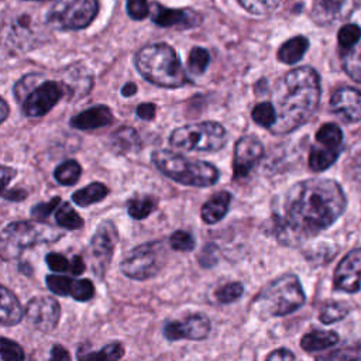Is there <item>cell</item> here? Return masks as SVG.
<instances>
[{"label": "cell", "instance_id": "6da1fadb", "mask_svg": "<svg viewBox=\"0 0 361 361\" xmlns=\"http://www.w3.org/2000/svg\"><path fill=\"white\" fill-rule=\"evenodd\" d=\"M345 196L331 179H306L272 203V233L281 244L299 245L329 228L344 212Z\"/></svg>", "mask_w": 361, "mask_h": 361}, {"label": "cell", "instance_id": "7a4b0ae2", "mask_svg": "<svg viewBox=\"0 0 361 361\" xmlns=\"http://www.w3.org/2000/svg\"><path fill=\"white\" fill-rule=\"evenodd\" d=\"M320 100V79L310 66L289 71L271 90L276 121L269 130L275 135L292 133L316 111Z\"/></svg>", "mask_w": 361, "mask_h": 361}, {"label": "cell", "instance_id": "3957f363", "mask_svg": "<svg viewBox=\"0 0 361 361\" xmlns=\"http://www.w3.org/2000/svg\"><path fill=\"white\" fill-rule=\"evenodd\" d=\"M134 63L138 73L155 86L175 89L189 82L176 51L168 44L157 42L142 47Z\"/></svg>", "mask_w": 361, "mask_h": 361}, {"label": "cell", "instance_id": "277c9868", "mask_svg": "<svg viewBox=\"0 0 361 361\" xmlns=\"http://www.w3.org/2000/svg\"><path fill=\"white\" fill-rule=\"evenodd\" d=\"M305 292L295 274H283L268 282L254 298L251 312L259 319L286 316L305 303Z\"/></svg>", "mask_w": 361, "mask_h": 361}, {"label": "cell", "instance_id": "5b68a950", "mask_svg": "<svg viewBox=\"0 0 361 361\" xmlns=\"http://www.w3.org/2000/svg\"><path fill=\"white\" fill-rule=\"evenodd\" d=\"M151 161L166 178L186 186L209 188L216 185L220 178V172L213 164L189 159L169 149L152 151Z\"/></svg>", "mask_w": 361, "mask_h": 361}, {"label": "cell", "instance_id": "8992f818", "mask_svg": "<svg viewBox=\"0 0 361 361\" xmlns=\"http://www.w3.org/2000/svg\"><path fill=\"white\" fill-rule=\"evenodd\" d=\"M227 142L226 128L216 121H202L175 128L169 135V144L178 149L214 152Z\"/></svg>", "mask_w": 361, "mask_h": 361}, {"label": "cell", "instance_id": "52a82bcc", "mask_svg": "<svg viewBox=\"0 0 361 361\" xmlns=\"http://www.w3.org/2000/svg\"><path fill=\"white\" fill-rule=\"evenodd\" d=\"M61 235L59 231L35 221L20 220L8 223L1 231V257L4 259L17 258L25 248L39 243L55 241Z\"/></svg>", "mask_w": 361, "mask_h": 361}, {"label": "cell", "instance_id": "ba28073f", "mask_svg": "<svg viewBox=\"0 0 361 361\" xmlns=\"http://www.w3.org/2000/svg\"><path fill=\"white\" fill-rule=\"evenodd\" d=\"M166 264L164 241H148L134 247L120 261V271L130 279L147 281L159 274Z\"/></svg>", "mask_w": 361, "mask_h": 361}, {"label": "cell", "instance_id": "9c48e42d", "mask_svg": "<svg viewBox=\"0 0 361 361\" xmlns=\"http://www.w3.org/2000/svg\"><path fill=\"white\" fill-rule=\"evenodd\" d=\"M97 13V0H55L47 13V21L58 30H82Z\"/></svg>", "mask_w": 361, "mask_h": 361}, {"label": "cell", "instance_id": "30bf717a", "mask_svg": "<svg viewBox=\"0 0 361 361\" xmlns=\"http://www.w3.org/2000/svg\"><path fill=\"white\" fill-rule=\"evenodd\" d=\"M117 240H118V231L113 221L103 220L102 223H99L93 237L90 238L89 250H87L92 261L93 272L99 278L104 276L109 268Z\"/></svg>", "mask_w": 361, "mask_h": 361}, {"label": "cell", "instance_id": "8fae6325", "mask_svg": "<svg viewBox=\"0 0 361 361\" xmlns=\"http://www.w3.org/2000/svg\"><path fill=\"white\" fill-rule=\"evenodd\" d=\"M68 87L63 82L42 79L23 100V111L28 117H42L66 96Z\"/></svg>", "mask_w": 361, "mask_h": 361}, {"label": "cell", "instance_id": "7c38bea8", "mask_svg": "<svg viewBox=\"0 0 361 361\" xmlns=\"http://www.w3.org/2000/svg\"><path fill=\"white\" fill-rule=\"evenodd\" d=\"M25 317L35 330L49 333L59 323L61 306L52 296H34L27 302Z\"/></svg>", "mask_w": 361, "mask_h": 361}, {"label": "cell", "instance_id": "4fadbf2b", "mask_svg": "<svg viewBox=\"0 0 361 361\" xmlns=\"http://www.w3.org/2000/svg\"><path fill=\"white\" fill-rule=\"evenodd\" d=\"M210 319L204 313H193L183 320L166 322L162 334L169 341L204 340L210 333Z\"/></svg>", "mask_w": 361, "mask_h": 361}, {"label": "cell", "instance_id": "5bb4252c", "mask_svg": "<svg viewBox=\"0 0 361 361\" xmlns=\"http://www.w3.org/2000/svg\"><path fill=\"white\" fill-rule=\"evenodd\" d=\"M264 157V145L254 135H243L237 140L233 152V178L243 179Z\"/></svg>", "mask_w": 361, "mask_h": 361}, {"label": "cell", "instance_id": "9a60e30c", "mask_svg": "<svg viewBox=\"0 0 361 361\" xmlns=\"http://www.w3.org/2000/svg\"><path fill=\"white\" fill-rule=\"evenodd\" d=\"M361 283V248L351 250L337 265L334 272V288L348 293L360 289Z\"/></svg>", "mask_w": 361, "mask_h": 361}, {"label": "cell", "instance_id": "2e32d148", "mask_svg": "<svg viewBox=\"0 0 361 361\" xmlns=\"http://www.w3.org/2000/svg\"><path fill=\"white\" fill-rule=\"evenodd\" d=\"M151 18L159 27L192 28L202 23V16L192 8H165L161 4H154Z\"/></svg>", "mask_w": 361, "mask_h": 361}, {"label": "cell", "instance_id": "e0dca14e", "mask_svg": "<svg viewBox=\"0 0 361 361\" xmlns=\"http://www.w3.org/2000/svg\"><path fill=\"white\" fill-rule=\"evenodd\" d=\"M330 109L344 121L361 120V92L354 87H340L330 99Z\"/></svg>", "mask_w": 361, "mask_h": 361}, {"label": "cell", "instance_id": "ac0fdd59", "mask_svg": "<svg viewBox=\"0 0 361 361\" xmlns=\"http://www.w3.org/2000/svg\"><path fill=\"white\" fill-rule=\"evenodd\" d=\"M113 118V113L107 106L97 104L72 116L69 124L76 130H94L109 126Z\"/></svg>", "mask_w": 361, "mask_h": 361}, {"label": "cell", "instance_id": "d6986e66", "mask_svg": "<svg viewBox=\"0 0 361 361\" xmlns=\"http://www.w3.org/2000/svg\"><path fill=\"white\" fill-rule=\"evenodd\" d=\"M231 197V193L227 190H220L216 195H213L206 203H203L200 209L202 220L207 224H214L224 219V216L228 212Z\"/></svg>", "mask_w": 361, "mask_h": 361}, {"label": "cell", "instance_id": "ffe728a7", "mask_svg": "<svg viewBox=\"0 0 361 361\" xmlns=\"http://www.w3.org/2000/svg\"><path fill=\"white\" fill-rule=\"evenodd\" d=\"M25 316V309H23L17 296L4 285L1 286V326H16Z\"/></svg>", "mask_w": 361, "mask_h": 361}, {"label": "cell", "instance_id": "44dd1931", "mask_svg": "<svg viewBox=\"0 0 361 361\" xmlns=\"http://www.w3.org/2000/svg\"><path fill=\"white\" fill-rule=\"evenodd\" d=\"M110 147L117 154H130L141 148V138L135 128L123 126L118 127L110 137Z\"/></svg>", "mask_w": 361, "mask_h": 361}, {"label": "cell", "instance_id": "7402d4cb", "mask_svg": "<svg viewBox=\"0 0 361 361\" xmlns=\"http://www.w3.org/2000/svg\"><path fill=\"white\" fill-rule=\"evenodd\" d=\"M338 343V334L331 330H312L300 340V347L307 353L324 351Z\"/></svg>", "mask_w": 361, "mask_h": 361}, {"label": "cell", "instance_id": "603a6c76", "mask_svg": "<svg viewBox=\"0 0 361 361\" xmlns=\"http://www.w3.org/2000/svg\"><path fill=\"white\" fill-rule=\"evenodd\" d=\"M341 148H330L322 144H314L309 152V166L314 172H322L330 168L340 155Z\"/></svg>", "mask_w": 361, "mask_h": 361}, {"label": "cell", "instance_id": "cb8c5ba5", "mask_svg": "<svg viewBox=\"0 0 361 361\" xmlns=\"http://www.w3.org/2000/svg\"><path fill=\"white\" fill-rule=\"evenodd\" d=\"M307 48H309V41L306 37H302V35L293 37L281 45L278 51V59L286 65H293L303 58Z\"/></svg>", "mask_w": 361, "mask_h": 361}, {"label": "cell", "instance_id": "d4e9b609", "mask_svg": "<svg viewBox=\"0 0 361 361\" xmlns=\"http://www.w3.org/2000/svg\"><path fill=\"white\" fill-rule=\"evenodd\" d=\"M109 195V188L102 182H92L87 186L72 193L71 199L80 207H86L102 202Z\"/></svg>", "mask_w": 361, "mask_h": 361}, {"label": "cell", "instance_id": "484cf974", "mask_svg": "<svg viewBox=\"0 0 361 361\" xmlns=\"http://www.w3.org/2000/svg\"><path fill=\"white\" fill-rule=\"evenodd\" d=\"M82 175V166L75 159H68L59 164L54 171V178L59 185L71 186L75 185Z\"/></svg>", "mask_w": 361, "mask_h": 361}, {"label": "cell", "instance_id": "4316f807", "mask_svg": "<svg viewBox=\"0 0 361 361\" xmlns=\"http://www.w3.org/2000/svg\"><path fill=\"white\" fill-rule=\"evenodd\" d=\"M158 206V200L152 196L134 197L127 202V213L131 219L142 220L148 217Z\"/></svg>", "mask_w": 361, "mask_h": 361}, {"label": "cell", "instance_id": "83f0119b", "mask_svg": "<svg viewBox=\"0 0 361 361\" xmlns=\"http://www.w3.org/2000/svg\"><path fill=\"white\" fill-rule=\"evenodd\" d=\"M55 220L58 226L68 230H79L85 224L83 219L76 213V210L68 202H63L59 204L58 210L55 212Z\"/></svg>", "mask_w": 361, "mask_h": 361}, {"label": "cell", "instance_id": "f1b7e54d", "mask_svg": "<svg viewBox=\"0 0 361 361\" xmlns=\"http://www.w3.org/2000/svg\"><path fill=\"white\" fill-rule=\"evenodd\" d=\"M316 142L330 148H341L343 133L334 123H326L316 131Z\"/></svg>", "mask_w": 361, "mask_h": 361}, {"label": "cell", "instance_id": "f546056e", "mask_svg": "<svg viewBox=\"0 0 361 361\" xmlns=\"http://www.w3.org/2000/svg\"><path fill=\"white\" fill-rule=\"evenodd\" d=\"M251 117L258 126L267 130H271L276 121V111L271 102H261L254 106L251 111Z\"/></svg>", "mask_w": 361, "mask_h": 361}, {"label": "cell", "instance_id": "4dcf8cb0", "mask_svg": "<svg viewBox=\"0 0 361 361\" xmlns=\"http://www.w3.org/2000/svg\"><path fill=\"white\" fill-rule=\"evenodd\" d=\"M348 313V306L343 302H327L323 305L319 319L324 324H330L344 319Z\"/></svg>", "mask_w": 361, "mask_h": 361}, {"label": "cell", "instance_id": "1f68e13d", "mask_svg": "<svg viewBox=\"0 0 361 361\" xmlns=\"http://www.w3.org/2000/svg\"><path fill=\"white\" fill-rule=\"evenodd\" d=\"M210 62V54L202 47H195L188 56V68L193 75H203Z\"/></svg>", "mask_w": 361, "mask_h": 361}, {"label": "cell", "instance_id": "d6a6232c", "mask_svg": "<svg viewBox=\"0 0 361 361\" xmlns=\"http://www.w3.org/2000/svg\"><path fill=\"white\" fill-rule=\"evenodd\" d=\"M344 71L350 78L361 83V47H353L343 58Z\"/></svg>", "mask_w": 361, "mask_h": 361}, {"label": "cell", "instance_id": "836d02e7", "mask_svg": "<svg viewBox=\"0 0 361 361\" xmlns=\"http://www.w3.org/2000/svg\"><path fill=\"white\" fill-rule=\"evenodd\" d=\"M244 293V286L241 282L233 281L228 283H224L223 286H220L216 292H214V298L219 303L223 305H228L235 302L237 299H240Z\"/></svg>", "mask_w": 361, "mask_h": 361}, {"label": "cell", "instance_id": "e575fe53", "mask_svg": "<svg viewBox=\"0 0 361 361\" xmlns=\"http://www.w3.org/2000/svg\"><path fill=\"white\" fill-rule=\"evenodd\" d=\"M124 355V347L120 343H110L96 353H87L80 360H94V361H111L120 360Z\"/></svg>", "mask_w": 361, "mask_h": 361}, {"label": "cell", "instance_id": "d590c367", "mask_svg": "<svg viewBox=\"0 0 361 361\" xmlns=\"http://www.w3.org/2000/svg\"><path fill=\"white\" fill-rule=\"evenodd\" d=\"M45 283H47V288L52 293H55L58 296H68V295H71L73 279L69 276L49 274L45 276Z\"/></svg>", "mask_w": 361, "mask_h": 361}, {"label": "cell", "instance_id": "8d00e7d4", "mask_svg": "<svg viewBox=\"0 0 361 361\" xmlns=\"http://www.w3.org/2000/svg\"><path fill=\"white\" fill-rule=\"evenodd\" d=\"M169 247L175 251H182V252H189L196 247V240L193 234L185 230H178L169 235Z\"/></svg>", "mask_w": 361, "mask_h": 361}, {"label": "cell", "instance_id": "74e56055", "mask_svg": "<svg viewBox=\"0 0 361 361\" xmlns=\"http://www.w3.org/2000/svg\"><path fill=\"white\" fill-rule=\"evenodd\" d=\"M42 80V75L39 73H28L24 75L16 85H14V96L16 99L23 103L25 96Z\"/></svg>", "mask_w": 361, "mask_h": 361}, {"label": "cell", "instance_id": "f35d334b", "mask_svg": "<svg viewBox=\"0 0 361 361\" xmlns=\"http://www.w3.org/2000/svg\"><path fill=\"white\" fill-rule=\"evenodd\" d=\"M361 38V28L355 24H345L340 28L337 39L341 48L351 49Z\"/></svg>", "mask_w": 361, "mask_h": 361}, {"label": "cell", "instance_id": "ab89813d", "mask_svg": "<svg viewBox=\"0 0 361 361\" xmlns=\"http://www.w3.org/2000/svg\"><path fill=\"white\" fill-rule=\"evenodd\" d=\"M0 355L3 361H23L25 358L21 345L7 337L0 338Z\"/></svg>", "mask_w": 361, "mask_h": 361}, {"label": "cell", "instance_id": "60d3db41", "mask_svg": "<svg viewBox=\"0 0 361 361\" xmlns=\"http://www.w3.org/2000/svg\"><path fill=\"white\" fill-rule=\"evenodd\" d=\"M71 296L78 302H87L94 296V285L90 279H76L73 281Z\"/></svg>", "mask_w": 361, "mask_h": 361}, {"label": "cell", "instance_id": "b9f144b4", "mask_svg": "<svg viewBox=\"0 0 361 361\" xmlns=\"http://www.w3.org/2000/svg\"><path fill=\"white\" fill-rule=\"evenodd\" d=\"M238 3L250 13L264 16L271 13L279 3V0H238Z\"/></svg>", "mask_w": 361, "mask_h": 361}, {"label": "cell", "instance_id": "7bdbcfd3", "mask_svg": "<svg viewBox=\"0 0 361 361\" xmlns=\"http://www.w3.org/2000/svg\"><path fill=\"white\" fill-rule=\"evenodd\" d=\"M61 204V197H52L49 202H39L38 204L31 207V216L35 220H45L47 217H49L52 214L54 210H56V206Z\"/></svg>", "mask_w": 361, "mask_h": 361}, {"label": "cell", "instance_id": "ee69618b", "mask_svg": "<svg viewBox=\"0 0 361 361\" xmlns=\"http://www.w3.org/2000/svg\"><path fill=\"white\" fill-rule=\"evenodd\" d=\"M45 262L48 268L54 272H71L72 268V261H69L65 255L59 252H49L45 255Z\"/></svg>", "mask_w": 361, "mask_h": 361}, {"label": "cell", "instance_id": "f6af8a7d", "mask_svg": "<svg viewBox=\"0 0 361 361\" xmlns=\"http://www.w3.org/2000/svg\"><path fill=\"white\" fill-rule=\"evenodd\" d=\"M219 259V248L216 244L209 243L199 254V264L204 268H212L217 264Z\"/></svg>", "mask_w": 361, "mask_h": 361}, {"label": "cell", "instance_id": "bcb514c9", "mask_svg": "<svg viewBox=\"0 0 361 361\" xmlns=\"http://www.w3.org/2000/svg\"><path fill=\"white\" fill-rule=\"evenodd\" d=\"M127 13L133 20H144L149 13L147 0H127Z\"/></svg>", "mask_w": 361, "mask_h": 361}, {"label": "cell", "instance_id": "7dc6e473", "mask_svg": "<svg viewBox=\"0 0 361 361\" xmlns=\"http://www.w3.org/2000/svg\"><path fill=\"white\" fill-rule=\"evenodd\" d=\"M344 0H319L317 8L322 16H334L341 8Z\"/></svg>", "mask_w": 361, "mask_h": 361}, {"label": "cell", "instance_id": "c3c4849f", "mask_svg": "<svg viewBox=\"0 0 361 361\" xmlns=\"http://www.w3.org/2000/svg\"><path fill=\"white\" fill-rule=\"evenodd\" d=\"M155 113H157V106L154 103H140L135 109L137 117L145 121L152 120L155 117Z\"/></svg>", "mask_w": 361, "mask_h": 361}, {"label": "cell", "instance_id": "681fc988", "mask_svg": "<svg viewBox=\"0 0 361 361\" xmlns=\"http://www.w3.org/2000/svg\"><path fill=\"white\" fill-rule=\"evenodd\" d=\"M1 197L4 200H10V202H21L27 197V192L24 189L20 188H13V189H3L1 192Z\"/></svg>", "mask_w": 361, "mask_h": 361}, {"label": "cell", "instance_id": "f907efd6", "mask_svg": "<svg viewBox=\"0 0 361 361\" xmlns=\"http://www.w3.org/2000/svg\"><path fill=\"white\" fill-rule=\"evenodd\" d=\"M49 358H51V360H56V361H66V360H71V355H69L68 350H66L63 345L55 344V345H52V348H51Z\"/></svg>", "mask_w": 361, "mask_h": 361}, {"label": "cell", "instance_id": "816d5d0a", "mask_svg": "<svg viewBox=\"0 0 361 361\" xmlns=\"http://www.w3.org/2000/svg\"><path fill=\"white\" fill-rule=\"evenodd\" d=\"M267 360H295V354L288 348H278L267 355Z\"/></svg>", "mask_w": 361, "mask_h": 361}, {"label": "cell", "instance_id": "f5cc1de1", "mask_svg": "<svg viewBox=\"0 0 361 361\" xmlns=\"http://www.w3.org/2000/svg\"><path fill=\"white\" fill-rule=\"evenodd\" d=\"M85 269H86L85 261H83L79 255H75V257L72 258V268H71V272H72L73 275H80V274L85 272Z\"/></svg>", "mask_w": 361, "mask_h": 361}, {"label": "cell", "instance_id": "db71d44e", "mask_svg": "<svg viewBox=\"0 0 361 361\" xmlns=\"http://www.w3.org/2000/svg\"><path fill=\"white\" fill-rule=\"evenodd\" d=\"M16 169L14 168H10V166H6V165H3L1 166V179H3V189H6L7 188V185H8V182L16 176Z\"/></svg>", "mask_w": 361, "mask_h": 361}, {"label": "cell", "instance_id": "11a10c76", "mask_svg": "<svg viewBox=\"0 0 361 361\" xmlns=\"http://www.w3.org/2000/svg\"><path fill=\"white\" fill-rule=\"evenodd\" d=\"M135 93H137V85L133 82H128L121 87V96H124V97H131Z\"/></svg>", "mask_w": 361, "mask_h": 361}, {"label": "cell", "instance_id": "9f6ffc18", "mask_svg": "<svg viewBox=\"0 0 361 361\" xmlns=\"http://www.w3.org/2000/svg\"><path fill=\"white\" fill-rule=\"evenodd\" d=\"M353 172L355 178L361 179V152L353 158Z\"/></svg>", "mask_w": 361, "mask_h": 361}, {"label": "cell", "instance_id": "6f0895ef", "mask_svg": "<svg viewBox=\"0 0 361 361\" xmlns=\"http://www.w3.org/2000/svg\"><path fill=\"white\" fill-rule=\"evenodd\" d=\"M8 104H7V102H6V99H0V113H1V118H0V121L1 123H4L6 121V118H7V116H8Z\"/></svg>", "mask_w": 361, "mask_h": 361}, {"label": "cell", "instance_id": "680465c9", "mask_svg": "<svg viewBox=\"0 0 361 361\" xmlns=\"http://www.w3.org/2000/svg\"><path fill=\"white\" fill-rule=\"evenodd\" d=\"M31 1H39V0H31Z\"/></svg>", "mask_w": 361, "mask_h": 361}]
</instances>
